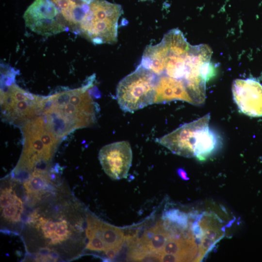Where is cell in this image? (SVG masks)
Masks as SVG:
<instances>
[{"label": "cell", "instance_id": "obj_1", "mask_svg": "<svg viewBox=\"0 0 262 262\" xmlns=\"http://www.w3.org/2000/svg\"><path fill=\"white\" fill-rule=\"evenodd\" d=\"M212 54L209 46L192 45L180 30L174 29L159 43L147 46L144 57L148 68L156 75L185 82L199 106L205 102L206 83L213 73Z\"/></svg>", "mask_w": 262, "mask_h": 262}, {"label": "cell", "instance_id": "obj_7", "mask_svg": "<svg viewBox=\"0 0 262 262\" xmlns=\"http://www.w3.org/2000/svg\"><path fill=\"white\" fill-rule=\"evenodd\" d=\"M158 76L140 64L123 78L116 91L117 102L125 112L133 113L153 103Z\"/></svg>", "mask_w": 262, "mask_h": 262}, {"label": "cell", "instance_id": "obj_8", "mask_svg": "<svg viewBox=\"0 0 262 262\" xmlns=\"http://www.w3.org/2000/svg\"><path fill=\"white\" fill-rule=\"evenodd\" d=\"M23 18L26 27L43 36L68 30L58 9L50 0H35L25 12Z\"/></svg>", "mask_w": 262, "mask_h": 262}, {"label": "cell", "instance_id": "obj_6", "mask_svg": "<svg viewBox=\"0 0 262 262\" xmlns=\"http://www.w3.org/2000/svg\"><path fill=\"white\" fill-rule=\"evenodd\" d=\"M1 78L0 109L3 120L21 126L41 114L44 97L19 87L10 74L2 73Z\"/></svg>", "mask_w": 262, "mask_h": 262}, {"label": "cell", "instance_id": "obj_10", "mask_svg": "<svg viewBox=\"0 0 262 262\" xmlns=\"http://www.w3.org/2000/svg\"><path fill=\"white\" fill-rule=\"evenodd\" d=\"M232 92L239 110L251 117L262 116V85L253 79L235 80Z\"/></svg>", "mask_w": 262, "mask_h": 262}, {"label": "cell", "instance_id": "obj_20", "mask_svg": "<svg viewBox=\"0 0 262 262\" xmlns=\"http://www.w3.org/2000/svg\"><path fill=\"white\" fill-rule=\"evenodd\" d=\"M143 0V1H144V0Z\"/></svg>", "mask_w": 262, "mask_h": 262}, {"label": "cell", "instance_id": "obj_3", "mask_svg": "<svg viewBox=\"0 0 262 262\" xmlns=\"http://www.w3.org/2000/svg\"><path fill=\"white\" fill-rule=\"evenodd\" d=\"M210 119L208 113L157 139V142L177 155L205 160L221 144L219 136L209 127Z\"/></svg>", "mask_w": 262, "mask_h": 262}, {"label": "cell", "instance_id": "obj_19", "mask_svg": "<svg viewBox=\"0 0 262 262\" xmlns=\"http://www.w3.org/2000/svg\"><path fill=\"white\" fill-rule=\"evenodd\" d=\"M83 0L89 2H90L91 0Z\"/></svg>", "mask_w": 262, "mask_h": 262}, {"label": "cell", "instance_id": "obj_2", "mask_svg": "<svg viewBox=\"0 0 262 262\" xmlns=\"http://www.w3.org/2000/svg\"><path fill=\"white\" fill-rule=\"evenodd\" d=\"M92 81L82 87L44 98L40 116L47 130L58 139L95 124L97 107L88 91Z\"/></svg>", "mask_w": 262, "mask_h": 262}, {"label": "cell", "instance_id": "obj_11", "mask_svg": "<svg viewBox=\"0 0 262 262\" xmlns=\"http://www.w3.org/2000/svg\"><path fill=\"white\" fill-rule=\"evenodd\" d=\"M175 100L197 106L196 99L185 82L164 75L158 76L153 103H164Z\"/></svg>", "mask_w": 262, "mask_h": 262}, {"label": "cell", "instance_id": "obj_4", "mask_svg": "<svg viewBox=\"0 0 262 262\" xmlns=\"http://www.w3.org/2000/svg\"><path fill=\"white\" fill-rule=\"evenodd\" d=\"M21 127L23 147L13 171L14 175L21 176L37 169H47L60 139L47 130L40 116L28 121Z\"/></svg>", "mask_w": 262, "mask_h": 262}, {"label": "cell", "instance_id": "obj_5", "mask_svg": "<svg viewBox=\"0 0 262 262\" xmlns=\"http://www.w3.org/2000/svg\"><path fill=\"white\" fill-rule=\"evenodd\" d=\"M121 6L105 0H91L81 21L78 34L94 44H114L117 40Z\"/></svg>", "mask_w": 262, "mask_h": 262}, {"label": "cell", "instance_id": "obj_17", "mask_svg": "<svg viewBox=\"0 0 262 262\" xmlns=\"http://www.w3.org/2000/svg\"><path fill=\"white\" fill-rule=\"evenodd\" d=\"M88 242L86 248L91 250L97 251H104L106 250L105 244L103 241L98 236H93L88 239Z\"/></svg>", "mask_w": 262, "mask_h": 262}, {"label": "cell", "instance_id": "obj_12", "mask_svg": "<svg viewBox=\"0 0 262 262\" xmlns=\"http://www.w3.org/2000/svg\"><path fill=\"white\" fill-rule=\"evenodd\" d=\"M86 222L85 233L87 239L93 236L99 237L105 244L106 250L104 253L111 249L119 252L125 237L121 229L104 222L91 214L88 215Z\"/></svg>", "mask_w": 262, "mask_h": 262}, {"label": "cell", "instance_id": "obj_16", "mask_svg": "<svg viewBox=\"0 0 262 262\" xmlns=\"http://www.w3.org/2000/svg\"><path fill=\"white\" fill-rule=\"evenodd\" d=\"M163 219L165 224L173 227L186 229L188 226V216L177 209L165 211L163 214Z\"/></svg>", "mask_w": 262, "mask_h": 262}, {"label": "cell", "instance_id": "obj_14", "mask_svg": "<svg viewBox=\"0 0 262 262\" xmlns=\"http://www.w3.org/2000/svg\"><path fill=\"white\" fill-rule=\"evenodd\" d=\"M0 213L2 220L9 224L21 221L24 206L21 198L17 196L11 185L1 188Z\"/></svg>", "mask_w": 262, "mask_h": 262}, {"label": "cell", "instance_id": "obj_18", "mask_svg": "<svg viewBox=\"0 0 262 262\" xmlns=\"http://www.w3.org/2000/svg\"><path fill=\"white\" fill-rule=\"evenodd\" d=\"M177 174L183 180H189V178L187 177L186 171L182 168H179L177 170Z\"/></svg>", "mask_w": 262, "mask_h": 262}, {"label": "cell", "instance_id": "obj_15", "mask_svg": "<svg viewBox=\"0 0 262 262\" xmlns=\"http://www.w3.org/2000/svg\"><path fill=\"white\" fill-rule=\"evenodd\" d=\"M23 185L27 197L32 200L33 204L52 189V182L47 169H37L33 171Z\"/></svg>", "mask_w": 262, "mask_h": 262}, {"label": "cell", "instance_id": "obj_9", "mask_svg": "<svg viewBox=\"0 0 262 262\" xmlns=\"http://www.w3.org/2000/svg\"><path fill=\"white\" fill-rule=\"evenodd\" d=\"M98 158L104 171L111 179L126 178L132 159L131 145L127 141L106 145L100 149Z\"/></svg>", "mask_w": 262, "mask_h": 262}, {"label": "cell", "instance_id": "obj_13", "mask_svg": "<svg viewBox=\"0 0 262 262\" xmlns=\"http://www.w3.org/2000/svg\"><path fill=\"white\" fill-rule=\"evenodd\" d=\"M58 9L68 30L78 34L80 23L88 7L83 0H50Z\"/></svg>", "mask_w": 262, "mask_h": 262}]
</instances>
